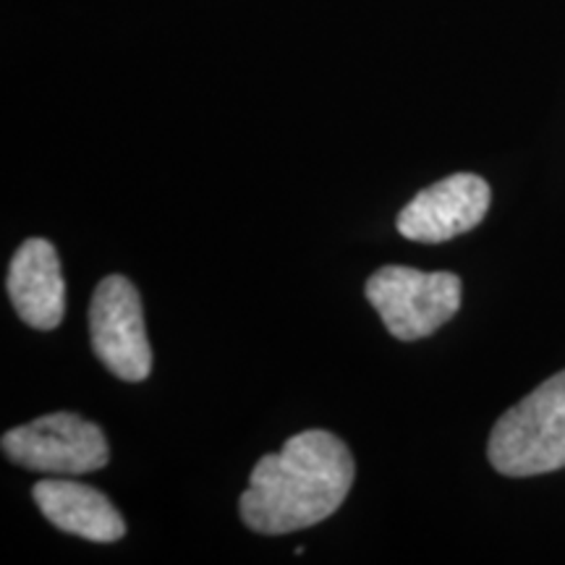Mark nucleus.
I'll list each match as a JSON object with an SVG mask.
<instances>
[{
  "label": "nucleus",
  "mask_w": 565,
  "mask_h": 565,
  "mask_svg": "<svg viewBox=\"0 0 565 565\" xmlns=\"http://www.w3.org/2000/svg\"><path fill=\"white\" fill-rule=\"evenodd\" d=\"M356 477L351 450L328 429H303L278 454L263 456L238 500L252 532L278 536L330 519L345 503Z\"/></svg>",
  "instance_id": "1"
},
{
  "label": "nucleus",
  "mask_w": 565,
  "mask_h": 565,
  "mask_svg": "<svg viewBox=\"0 0 565 565\" xmlns=\"http://www.w3.org/2000/svg\"><path fill=\"white\" fill-rule=\"evenodd\" d=\"M487 458L503 477H540L565 469V370L494 422Z\"/></svg>",
  "instance_id": "2"
},
{
  "label": "nucleus",
  "mask_w": 565,
  "mask_h": 565,
  "mask_svg": "<svg viewBox=\"0 0 565 565\" xmlns=\"http://www.w3.org/2000/svg\"><path fill=\"white\" fill-rule=\"evenodd\" d=\"M364 294L387 333L406 343L437 333L461 309V278L454 273L387 265L366 278Z\"/></svg>",
  "instance_id": "3"
},
{
  "label": "nucleus",
  "mask_w": 565,
  "mask_h": 565,
  "mask_svg": "<svg viewBox=\"0 0 565 565\" xmlns=\"http://www.w3.org/2000/svg\"><path fill=\"white\" fill-rule=\"evenodd\" d=\"M0 448L11 463L51 477L89 475L110 461L103 429L71 412L47 414L9 429Z\"/></svg>",
  "instance_id": "4"
},
{
  "label": "nucleus",
  "mask_w": 565,
  "mask_h": 565,
  "mask_svg": "<svg viewBox=\"0 0 565 565\" xmlns=\"http://www.w3.org/2000/svg\"><path fill=\"white\" fill-rule=\"evenodd\" d=\"M89 338L95 356L118 380L141 383L150 377L152 349L139 291L129 278L108 275L97 282L89 303Z\"/></svg>",
  "instance_id": "5"
},
{
  "label": "nucleus",
  "mask_w": 565,
  "mask_h": 565,
  "mask_svg": "<svg viewBox=\"0 0 565 565\" xmlns=\"http://www.w3.org/2000/svg\"><path fill=\"white\" fill-rule=\"evenodd\" d=\"M490 183L477 173H454L422 189L395 217L408 242L443 244L477 228L490 210Z\"/></svg>",
  "instance_id": "6"
},
{
  "label": "nucleus",
  "mask_w": 565,
  "mask_h": 565,
  "mask_svg": "<svg viewBox=\"0 0 565 565\" xmlns=\"http://www.w3.org/2000/svg\"><path fill=\"white\" fill-rule=\"evenodd\" d=\"M11 303L34 330H55L66 315V282L61 275L58 252L45 238H26L11 257Z\"/></svg>",
  "instance_id": "7"
},
{
  "label": "nucleus",
  "mask_w": 565,
  "mask_h": 565,
  "mask_svg": "<svg viewBox=\"0 0 565 565\" xmlns=\"http://www.w3.org/2000/svg\"><path fill=\"white\" fill-rule=\"evenodd\" d=\"M32 498L40 513L61 532L82 536L89 542H118L126 534V524L116 505L95 487L74 479H40L32 487Z\"/></svg>",
  "instance_id": "8"
}]
</instances>
